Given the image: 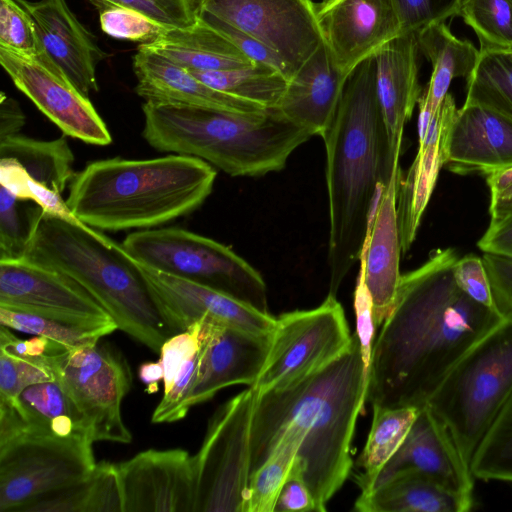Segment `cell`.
Segmentation results:
<instances>
[{"label": "cell", "instance_id": "obj_14", "mask_svg": "<svg viewBox=\"0 0 512 512\" xmlns=\"http://www.w3.org/2000/svg\"><path fill=\"white\" fill-rule=\"evenodd\" d=\"M0 63L14 85L56 124L64 135L93 145L112 138L92 105L45 51L27 56L0 47Z\"/></svg>", "mask_w": 512, "mask_h": 512}, {"label": "cell", "instance_id": "obj_54", "mask_svg": "<svg viewBox=\"0 0 512 512\" xmlns=\"http://www.w3.org/2000/svg\"><path fill=\"white\" fill-rule=\"evenodd\" d=\"M0 351L21 359L39 360L68 350L42 336L21 339L11 329L1 325Z\"/></svg>", "mask_w": 512, "mask_h": 512}, {"label": "cell", "instance_id": "obj_30", "mask_svg": "<svg viewBox=\"0 0 512 512\" xmlns=\"http://www.w3.org/2000/svg\"><path fill=\"white\" fill-rule=\"evenodd\" d=\"M473 497L455 493L425 474L398 473L370 492L361 493L354 504L359 512H466Z\"/></svg>", "mask_w": 512, "mask_h": 512}, {"label": "cell", "instance_id": "obj_15", "mask_svg": "<svg viewBox=\"0 0 512 512\" xmlns=\"http://www.w3.org/2000/svg\"><path fill=\"white\" fill-rule=\"evenodd\" d=\"M0 307L85 326L115 322L75 281L25 258L0 260Z\"/></svg>", "mask_w": 512, "mask_h": 512}, {"label": "cell", "instance_id": "obj_40", "mask_svg": "<svg viewBox=\"0 0 512 512\" xmlns=\"http://www.w3.org/2000/svg\"><path fill=\"white\" fill-rule=\"evenodd\" d=\"M470 468L474 478L512 482V396L483 438Z\"/></svg>", "mask_w": 512, "mask_h": 512}, {"label": "cell", "instance_id": "obj_17", "mask_svg": "<svg viewBox=\"0 0 512 512\" xmlns=\"http://www.w3.org/2000/svg\"><path fill=\"white\" fill-rule=\"evenodd\" d=\"M315 6L324 44L346 76L403 33L396 0H327Z\"/></svg>", "mask_w": 512, "mask_h": 512}, {"label": "cell", "instance_id": "obj_18", "mask_svg": "<svg viewBox=\"0 0 512 512\" xmlns=\"http://www.w3.org/2000/svg\"><path fill=\"white\" fill-rule=\"evenodd\" d=\"M115 465L123 512H194V470L186 450L148 449Z\"/></svg>", "mask_w": 512, "mask_h": 512}, {"label": "cell", "instance_id": "obj_45", "mask_svg": "<svg viewBox=\"0 0 512 512\" xmlns=\"http://www.w3.org/2000/svg\"><path fill=\"white\" fill-rule=\"evenodd\" d=\"M199 361L200 345L182 365L170 390L163 394L152 414L153 423H171L187 415L191 408L190 402L198 375Z\"/></svg>", "mask_w": 512, "mask_h": 512}, {"label": "cell", "instance_id": "obj_44", "mask_svg": "<svg viewBox=\"0 0 512 512\" xmlns=\"http://www.w3.org/2000/svg\"><path fill=\"white\" fill-rule=\"evenodd\" d=\"M55 379L46 358L26 360L0 351V401L12 402L25 388Z\"/></svg>", "mask_w": 512, "mask_h": 512}, {"label": "cell", "instance_id": "obj_49", "mask_svg": "<svg viewBox=\"0 0 512 512\" xmlns=\"http://www.w3.org/2000/svg\"><path fill=\"white\" fill-rule=\"evenodd\" d=\"M200 345L199 323L189 329L170 336L160 349V362L163 367L164 393L168 392L174 379L185 363L195 353Z\"/></svg>", "mask_w": 512, "mask_h": 512}, {"label": "cell", "instance_id": "obj_39", "mask_svg": "<svg viewBox=\"0 0 512 512\" xmlns=\"http://www.w3.org/2000/svg\"><path fill=\"white\" fill-rule=\"evenodd\" d=\"M459 16L475 32L480 52L512 51V0H463Z\"/></svg>", "mask_w": 512, "mask_h": 512}, {"label": "cell", "instance_id": "obj_5", "mask_svg": "<svg viewBox=\"0 0 512 512\" xmlns=\"http://www.w3.org/2000/svg\"><path fill=\"white\" fill-rule=\"evenodd\" d=\"M24 258L84 288L118 329L156 353L174 335L162 319L138 263L118 244L80 220L42 213Z\"/></svg>", "mask_w": 512, "mask_h": 512}, {"label": "cell", "instance_id": "obj_35", "mask_svg": "<svg viewBox=\"0 0 512 512\" xmlns=\"http://www.w3.org/2000/svg\"><path fill=\"white\" fill-rule=\"evenodd\" d=\"M304 437L305 432L296 424H288L281 431L268 457L250 475L245 512L274 511Z\"/></svg>", "mask_w": 512, "mask_h": 512}, {"label": "cell", "instance_id": "obj_6", "mask_svg": "<svg viewBox=\"0 0 512 512\" xmlns=\"http://www.w3.org/2000/svg\"><path fill=\"white\" fill-rule=\"evenodd\" d=\"M143 137L160 152L199 158L231 176L279 171L313 135L270 108L243 114L145 102Z\"/></svg>", "mask_w": 512, "mask_h": 512}, {"label": "cell", "instance_id": "obj_22", "mask_svg": "<svg viewBox=\"0 0 512 512\" xmlns=\"http://www.w3.org/2000/svg\"><path fill=\"white\" fill-rule=\"evenodd\" d=\"M18 1L33 17L46 52L70 81L87 97L97 91L96 67L105 52L66 0Z\"/></svg>", "mask_w": 512, "mask_h": 512}, {"label": "cell", "instance_id": "obj_8", "mask_svg": "<svg viewBox=\"0 0 512 512\" xmlns=\"http://www.w3.org/2000/svg\"><path fill=\"white\" fill-rule=\"evenodd\" d=\"M122 246L139 264L225 293L269 313L262 276L229 247L180 228L144 229Z\"/></svg>", "mask_w": 512, "mask_h": 512}, {"label": "cell", "instance_id": "obj_1", "mask_svg": "<svg viewBox=\"0 0 512 512\" xmlns=\"http://www.w3.org/2000/svg\"><path fill=\"white\" fill-rule=\"evenodd\" d=\"M457 259L453 248L437 249L401 276L373 345L370 405L424 407L456 362L503 319L458 287Z\"/></svg>", "mask_w": 512, "mask_h": 512}, {"label": "cell", "instance_id": "obj_43", "mask_svg": "<svg viewBox=\"0 0 512 512\" xmlns=\"http://www.w3.org/2000/svg\"><path fill=\"white\" fill-rule=\"evenodd\" d=\"M99 20L101 30L110 37L149 44L172 27L163 25L144 13L120 6L103 7Z\"/></svg>", "mask_w": 512, "mask_h": 512}, {"label": "cell", "instance_id": "obj_29", "mask_svg": "<svg viewBox=\"0 0 512 512\" xmlns=\"http://www.w3.org/2000/svg\"><path fill=\"white\" fill-rule=\"evenodd\" d=\"M138 48L154 52L189 70H226L255 63L199 16L194 25L170 28L153 42Z\"/></svg>", "mask_w": 512, "mask_h": 512}, {"label": "cell", "instance_id": "obj_28", "mask_svg": "<svg viewBox=\"0 0 512 512\" xmlns=\"http://www.w3.org/2000/svg\"><path fill=\"white\" fill-rule=\"evenodd\" d=\"M416 35L419 51L432 66L429 83L418 101V136L421 141L448 94L452 80H467L472 75L480 51L471 42L454 36L445 22L429 24L417 31Z\"/></svg>", "mask_w": 512, "mask_h": 512}, {"label": "cell", "instance_id": "obj_37", "mask_svg": "<svg viewBox=\"0 0 512 512\" xmlns=\"http://www.w3.org/2000/svg\"><path fill=\"white\" fill-rule=\"evenodd\" d=\"M0 324L25 334L45 337L67 350L94 345L118 329L115 322L85 326L5 307H0Z\"/></svg>", "mask_w": 512, "mask_h": 512}, {"label": "cell", "instance_id": "obj_47", "mask_svg": "<svg viewBox=\"0 0 512 512\" xmlns=\"http://www.w3.org/2000/svg\"><path fill=\"white\" fill-rule=\"evenodd\" d=\"M403 33L417 32L423 27L445 22L459 15L463 0H396Z\"/></svg>", "mask_w": 512, "mask_h": 512}, {"label": "cell", "instance_id": "obj_13", "mask_svg": "<svg viewBox=\"0 0 512 512\" xmlns=\"http://www.w3.org/2000/svg\"><path fill=\"white\" fill-rule=\"evenodd\" d=\"M205 13L252 37L286 68L287 79L324 43L313 0H196Z\"/></svg>", "mask_w": 512, "mask_h": 512}, {"label": "cell", "instance_id": "obj_53", "mask_svg": "<svg viewBox=\"0 0 512 512\" xmlns=\"http://www.w3.org/2000/svg\"><path fill=\"white\" fill-rule=\"evenodd\" d=\"M288 511L317 512L315 501L304 480L303 469L297 457L280 490L273 512Z\"/></svg>", "mask_w": 512, "mask_h": 512}, {"label": "cell", "instance_id": "obj_52", "mask_svg": "<svg viewBox=\"0 0 512 512\" xmlns=\"http://www.w3.org/2000/svg\"><path fill=\"white\" fill-rule=\"evenodd\" d=\"M198 16L232 41L251 60L271 66L287 78L286 68L282 61L264 45L211 15L199 13Z\"/></svg>", "mask_w": 512, "mask_h": 512}, {"label": "cell", "instance_id": "obj_33", "mask_svg": "<svg viewBox=\"0 0 512 512\" xmlns=\"http://www.w3.org/2000/svg\"><path fill=\"white\" fill-rule=\"evenodd\" d=\"M0 158L15 160L29 179L60 195L75 175L74 155L64 135L50 141L11 136L0 141Z\"/></svg>", "mask_w": 512, "mask_h": 512}, {"label": "cell", "instance_id": "obj_19", "mask_svg": "<svg viewBox=\"0 0 512 512\" xmlns=\"http://www.w3.org/2000/svg\"><path fill=\"white\" fill-rule=\"evenodd\" d=\"M198 323L200 361L191 407L209 401L225 387L253 386L268 357L273 333L258 334L207 320Z\"/></svg>", "mask_w": 512, "mask_h": 512}, {"label": "cell", "instance_id": "obj_27", "mask_svg": "<svg viewBox=\"0 0 512 512\" xmlns=\"http://www.w3.org/2000/svg\"><path fill=\"white\" fill-rule=\"evenodd\" d=\"M346 78L323 43L288 80L272 109L321 137L334 117Z\"/></svg>", "mask_w": 512, "mask_h": 512}, {"label": "cell", "instance_id": "obj_9", "mask_svg": "<svg viewBox=\"0 0 512 512\" xmlns=\"http://www.w3.org/2000/svg\"><path fill=\"white\" fill-rule=\"evenodd\" d=\"M258 392L248 386L217 408L192 456L194 512H245L251 475V427Z\"/></svg>", "mask_w": 512, "mask_h": 512}, {"label": "cell", "instance_id": "obj_7", "mask_svg": "<svg viewBox=\"0 0 512 512\" xmlns=\"http://www.w3.org/2000/svg\"><path fill=\"white\" fill-rule=\"evenodd\" d=\"M511 396L512 317L502 319L456 362L426 405L447 427L470 467Z\"/></svg>", "mask_w": 512, "mask_h": 512}, {"label": "cell", "instance_id": "obj_10", "mask_svg": "<svg viewBox=\"0 0 512 512\" xmlns=\"http://www.w3.org/2000/svg\"><path fill=\"white\" fill-rule=\"evenodd\" d=\"M93 441L21 429L0 441V512H17L33 500L87 476L96 466Z\"/></svg>", "mask_w": 512, "mask_h": 512}, {"label": "cell", "instance_id": "obj_31", "mask_svg": "<svg viewBox=\"0 0 512 512\" xmlns=\"http://www.w3.org/2000/svg\"><path fill=\"white\" fill-rule=\"evenodd\" d=\"M10 403L19 413L23 429L63 437L85 436L92 440L86 419L57 379L25 388Z\"/></svg>", "mask_w": 512, "mask_h": 512}, {"label": "cell", "instance_id": "obj_36", "mask_svg": "<svg viewBox=\"0 0 512 512\" xmlns=\"http://www.w3.org/2000/svg\"><path fill=\"white\" fill-rule=\"evenodd\" d=\"M189 71L214 89L266 109L276 106L288 83V79L279 70L256 62L226 70Z\"/></svg>", "mask_w": 512, "mask_h": 512}, {"label": "cell", "instance_id": "obj_24", "mask_svg": "<svg viewBox=\"0 0 512 512\" xmlns=\"http://www.w3.org/2000/svg\"><path fill=\"white\" fill-rule=\"evenodd\" d=\"M447 167L454 173H487L512 165V119L481 104L457 109Z\"/></svg>", "mask_w": 512, "mask_h": 512}, {"label": "cell", "instance_id": "obj_57", "mask_svg": "<svg viewBox=\"0 0 512 512\" xmlns=\"http://www.w3.org/2000/svg\"><path fill=\"white\" fill-rule=\"evenodd\" d=\"M25 119L19 103L4 92H1L0 141L19 134L25 125Z\"/></svg>", "mask_w": 512, "mask_h": 512}, {"label": "cell", "instance_id": "obj_26", "mask_svg": "<svg viewBox=\"0 0 512 512\" xmlns=\"http://www.w3.org/2000/svg\"><path fill=\"white\" fill-rule=\"evenodd\" d=\"M136 93L145 102L198 106L234 113L255 114L266 108L205 84L189 70L144 49L133 56Z\"/></svg>", "mask_w": 512, "mask_h": 512}, {"label": "cell", "instance_id": "obj_42", "mask_svg": "<svg viewBox=\"0 0 512 512\" xmlns=\"http://www.w3.org/2000/svg\"><path fill=\"white\" fill-rule=\"evenodd\" d=\"M0 47L27 56L46 51L33 17L18 0H0Z\"/></svg>", "mask_w": 512, "mask_h": 512}, {"label": "cell", "instance_id": "obj_32", "mask_svg": "<svg viewBox=\"0 0 512 512\" xmlns=\"http://www.w3.org/2000/svg\"><path fill=\"white\" fill-rule=\"evenodd\" d=\"M17 512H123L116 465L101 461L84 478L33 500Z\"/></svg>", "mask_w": 512, "mask_h": 512}, {"label": "cell", "instance_id": "obj_16", "mask_svg": "<svg viewBox=\"0 0 512 512\" xmlns=\"http://www.w3.org/2000/svg\"><path fill=\"white\" fill-rule=\"evenodd\" d=\"M138 266L162 319L173 334L201 320L258 334H271L275 328L276 317L225 293L139 263Z\"/></svg>", "mask_w": 512, "mask_h": 512}, {"label": "cell", "instance_id": "obj_11", "mask_svg": "<svg viewBox=\"0 0 512 512\" xmlns=\"http://www.w3.org/2000/svg\"><path fill=\"white\" fill-rule=\"evenodd\" d=\"M352 335L342 305L331 295L315 308L280 314L252 387L259 396L305 378L344 352Z\"/></svg>", "mask_w": 512, "mask_h": 512}, {"label": "cell", "instance_id": "obj_55", "mask_svg": "<svg viewBox=\"0 0 512 512\" xmlns=\"http://www.w3.org/2000/svg\"><path fill=\"white\" fill-rule=\"evenodd\" d=\"M485 176L491 194V220L512 215V165L491 171Z\"/></svg>", "mask_w": 512, "mask_h": 512}, {"label": "cell", "instance_id": "obj_23", "mask_svg": "<svg viewBox=\"0 0 512 512\" xmlns=\"http://www.w3.org/2000/svg\"><path fill=\"white\" fill-rule=\"evenodd\" d=\"M457 108L454 98L447 94L431 119L425 137L406 176H401L397 189V219L402 252L413 244L432 195L439 171L448 160L450 131Z\"/></svg>", "mask_w": 512, "mask_h": 512}, {"label": "cell", "instance_id": "obj_59", "mask_svg": "<svg viewBox=\"0 0 512 512\" xmlns=\"http://www.w3.org/2000/svg\"><path fill=\"white\" fill-rule=\"evenodd\" d=\"M320 1H327V0H320Z\"/></svg>", "mask_w": 512, "mask_h": 512}, {"label": "cell", "instance_id": "obj_41", "mask_svg": "<svg viewBox=\"0 0 512 512\" xmlns=\"http://www.w3.org/2000/svg\"><path fill=\"white\" fill-rule=\"evenodd\" d=\"M44 210L0 185V260L22 259Z\"/></svg>", "mask_w": 512, "mask_h": 512}, {"label": "cell", "instance_id": "obj_51", "mask_svg": "<svg viewBox=\"0 0 512 512\" xmlns=\"http://www.w3.org/2000/svg\"><path fill=\"white\" fill-rule=\"evenodd\" d=\"M494 302V308L504 319L512 317V258L484 253L482 257Z\"/></svg>", "mask_w": 512, "mask_h": 512}, {"label": "cell", "instance_id": "obj_48", "mask_svg": "<svg viewBox=\"0 0 512 512\" xmlns=\"http://www.w3.org/2000/svg\"><path fill=\"white\" fill-rule=\"evenodd\" d=\"M354 311L356 318L355 334L360 346L365 379L369 386L372 350L375 341V330L377 327L374 320L372 299L366 287L363 272L360 268L354 291Z\"/></svg>", "mask_w": 512, "mask_h": 512}, {"label": "cell", "instance_id": "obj_12", "mask_svg": "<svg viewBox=\"0 0 512 512\" xmlns=\"http://www.w3.org/2000/svg\"><path fill=\"white\" fill-rule=\"evenodd\" d=\"M46 361L86 419L93 442L132 441L121 412L132 385V373L116 348L98 341L46 357Z\"/></svg>", "mask_w": 512, "mask_h": 512}, {"label": "cell", "instance_id": "obj_58", "mask_svg": "<svg viewBox=\"0 0 512 512\" xmlns=\"http://www.w3.org/2000/svg\"><path fill=\"white\" fill-rule=\"evenodd\" d=\"M138 375L148 394L159 390V382L163 380L164 372L160 360L157 362H144L140 365Z\"/></svg>", "mask_w": 512, "mask_h": 512}, {"label": "cell", "instance_id": "obj_20", "mask_svg": "<svg viewBox=\"0 0 512 512\" xmlns=\"http://www.w3.org/2000/svg\"><path fill=\"white\" fill-rule=\"evenodd\" d=\"M405 471L425 474L455 493L473 497L475 478L471 469L447 427L427 405L419 409L405 439L379 472L370 491Z\"/></svg>", "mask_w": 512, "mask_h": 512}, {"label": "cell", "instance_id": "obj_25", "mask_svg": "<svg viewBox=\"0 0 512 512\" xmlns=\"http://www.w3.org/2000/svg\"><path fill=\"white\" fill-rule=\"evenodd\" d=\"M416 32H405L375 54V84L393 156L400 157L403 132L422 94Z\"/></svg>", "mask_w": 512, "mask_h": 512}, {"label": "cell", "instance_id": "obj_56", "mask_svg": "<svg viewBox=\"0 0 512 512\" xmlns=\"http://www.w3.org/2000/svg\"><path fill=\"white\" fill-rule=\"evenodd\" d=\"M484 253H493L512 258V215L491 220L489 227L478 241Z\"/></svg>", "mask_w": 512, "mask_h": 512}, {"label": "cell", "instance_id": "obj_21", "mask_svg": "<svg viewBox=\"0 0 512 512\" xmlns=\"http://www.w3.org/2000/svg\"><path fill=\"white\" fill-rule=\"evenodd\" d=\"M401 176L398 167L380 191L359 257L360 269L372 299L376 327L381 326L390 314L402 276L399 267L402 248L396 208Z\"/></svg>", "mask_w": 512, "mask_h": 512}, {"label": "cell", "instance_id": "obj_50", "mask_svg": "<svg viewBox=\"0 0 512 512\" xmlns=\"http://www.w3.org/2000/svg\"><path fill=\"white\" fill-rule=\"evenodd\" d=\"M453 276L458 287L474 301L492 308L494 302L488 275L482 258L468 254L453 265Z\"/></svg>", "mask_w": 512, "mask_h": 512}, {"label": "cell", "instance_id": "obj_3", "mask_svg": "<svg viewBox=\"0 0 512 512\" xmlns=\"http://www.w3.org/2000/svg\"><path fill=\"white\" fill-rule=\"evenodd\" d=\"M321 138L329 207L328 295L336 297L359 261L375 201L400 167L399 157L390 149L377 97L374 55L348 74Z\"/></svg>", "mask_w": 512, "mask_h": 512}, {"label": "cell", "instance_id": "obj_2", "mask_svg": "<svg viewBox=\"0 0 512 512\" xmlns=\"http://www.w3.org/2000/svg\"><path fill=\"white\" fill-rule=\"evenodd\" d=\"M368 383L356 334L334 360L305 378L258 396L251 427V473L268 457L281 431L298 425L297 454L317 512L341 489L353 467L351 447Z\"/></svg>", "mask_w": 512, "mask_h": 512}, {"label": "cell", "instance_id": "obj_34", "mask_svg": "<svg viewBox=\"0 0 512 512\" xmlns=\"http://www.w3.org/2000/svg\"><path fill=\"white\" fill-rule=\"evenodd\" d=\"M373 417L366 444L358 458L361 472L355 477L361 493L369 492L384 465L398 450L419 408L371 405Z\"/></svg>", "mask_w": 512, "mask_h": 512}, {"label": "cell", "instance_id": "obj_4", "mask_svg": "<svg viewBox=\"0 0 512 512\" xmlns=\"http://www.w3.org/2000/svg\"><path fill=\"white\" fill-rule=\"evenodd\" d=\"M216 175L207 162L186 155L116 157L91 162L75 173L65 201L73 215L92 228L148 229L200 207Z\"/></svg>", "mask_w": 512, "mask_h": 512}, {"label": "cell", "instance_id": "obj_38", "mask_svg": "<svg viewBox=\"0 0 512 512\" xmlns=\"http://www.w3.org/2000/svg\"><path fill=\"white\" fill-rule=\"evenodd\" d=\"M466 88L465 102L490 107L512 119V53L480 52Z\"/></svg>", "mask_w": 512, "mask_h": 512}, {"label": "cell", "instance_id": "obj_60", "mask_svg": "<svg viewBox=\"0 0 512 512\" xmlns=\"http://www.w3.org/2000/svg\"><path fill=\"white\" fill-rule=\"evenodd\" d=\"M511 53H512V51H511Z\"/></svg>", "mask_w": 512, "mask_h": 512}, {"label": "cell", "instance_id": "obj_46", "mask_svg": "<svg viewBox=\"0 0 512 512\" xmlns=\"http://www.w3.org/2000/svg\"><path fill=\"white\" fill-rule=\"evenodd\" d=\"M99 9L109 6L131 8L172 28H187L198 20L196 0H90Z\"/></svg>", "mask_w": 512, "mask_h": 512}]
</instances>
